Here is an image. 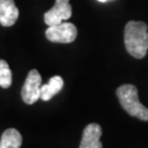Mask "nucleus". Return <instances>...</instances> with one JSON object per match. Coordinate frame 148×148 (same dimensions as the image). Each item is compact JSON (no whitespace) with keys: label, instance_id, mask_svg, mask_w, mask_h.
<instances>
[{"label":"nucleus","instance_id":"nucleus-2","mask_svg":"<svg viewBox=\"0 0 148 148\" xmlns=\"http://www.w3.org/2000/svg\"><path fill=\"white\" fill-rule=\"evenodd\" d=\"M116 95L122 108L131 115L142 121H148V109L138 99L137 88L133 85H122L116 90Z\"/></svg>","mask_w":148,"mask_h":148},{"label":"nucleus","instance_id":"nucleus-7","mask_svg":"<svg viewBox=\"0 0 148 148\" xmlns=\"http://www.w3.org/2000/svg\"><path fill=\"white\" fill-rule=\"evenodd\" d=\"M19 18V10L14 0H0V24L12 27Z\"/></svg>","mask_w":148,"mask_h":148},{"label":"nucleus","instance_id":"nucleus-1","mask_svg":"<svg viewBox=\"0 0 148 148\" xmlns=\"http://www.w3.org/2000/svg\"><path fill=\"white\" fill-rule=\"evenodd\" d=\"M124 43L128 54L144 58L148 51V27L145 22L130 21L124 29Z\"/></svg>","mask_w":148,"mask_h":148},{"label":"nucleus","instance_id":"nucleus-3","mask_svg":"<svg viewBox=\"0 0 148 148\" xmlns=\"http://www.w3.org/2000/svg\"><path fill=\"white\" fill-rule=\"evenodd\" d=\"M77 27L73 23L68 22H62L56 25L48 27V29L45 32V35L48 41L53 43H67L74 42L77 37Z\"/></svg>","mask_w":148,"mask_h":148},{"label":"nucleus","instance_id":"nucleus-10","mask_svg":"<svg viewBox=\"0 0 148 148\" xmlns=\"http://www.w3.org/2000/svg\"><path fill=\"white\" fill-rule=\"evenodd\" d=\"M12 84V73L5 60L0 59V87L7 89Z\"/></svg>","mask_w":148,"mask_h":148},{"label":"nucleus","instance_id":"nucleus-5","mask_svg":"<svg viewBox=\"0 0 148 148\" xmlns=\"http://www.w3.org/2000/svg\"><path fill=\"white\" fill-rule=\"evenodd\" d=\"M73 14L69 0H56L54 7L44 14V21L48 27L67 21Z\"/></svg>","mask_w":148,"mask_h":148},{"label":"nucleus","instance_id":"nucleus-8","mask_svg":"<svg viewBox=\"0 0 148 148\" xmlns=\"http://www.w3.org/2000/svg\"><path fill=\"white\" fill-rule=\"evenodd\" d=\"M64 87V80L60 76L52 77L48 84L41 86V97L43 101H49L55 95H57Z\"/></svg>","mask_w":148,"mask_h":148},{"label":"nucleus","instance_id":"nucleus-11","mask_svg":"<svg viewBox=\"0 0 148 148\" xmlns=\"http://www.w3.org/2000/svg\"><path fill=\"white\" fill-rule=\"evenodd\" d=\"M98 1H100V2H106V1H109V0H98Z\"/></svg>","mask_w":148,"mask_h":148},{"label":"nucleus","instance_id":"nucleus-4","mask_svg":"<svg viewBox=\"0 0 148 148\" xmlns=\"http://www.w3.org/2000/svg\"><path fill=\"white\" fill-rule=\"evenodd\" d=\"M42 77L36 69H32L27 74L25 82L22 87L21 97L27 104L35 103L41 97Z\"/></svg>","mask_w":148,"mask_h":148},{"label":"nucleus","instance_id":"nucleus-6","mask_svg":"<svg viewBox=\"0 0 148 148\" xmlns=\"http://www.w3.org/2000/svg\"><path fill=\"white\" fill-rule=\"evenodd\" d=\"M101 135L102 130L99 124H88L84 130L79 148H102V144L100 142Z\"/></svg>","mask_w":148,"mask_h":148},{"label":"nucleus","instance_id":"nucleus-9","mask_svg":"<svg viewBox=\"0 0 148 148\" xmlns=\"http://www.w3.org/2000/svg\"><path fill=\"white\" fill-rule=\"evenodd\" d=\"M21 145L22 136L16 128H8L2 133L0 148H20Z\"/></svg>","mask_w":148,"mask_h":148}]
</instances>
